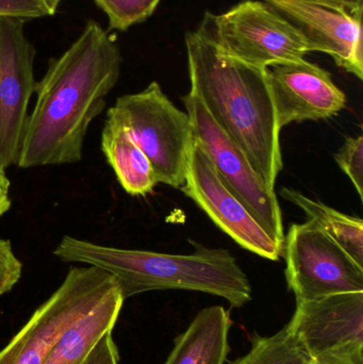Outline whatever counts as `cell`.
<instances>
[{
  "mask_svg": "<svg viewBox=\"0 0 363 364\" xmlns=\"http://www.w3.org/2000/svg\"><path fill=\"white\" fill-rule=\"evenodd\" d=\"M119 47L104 28L89 21L79 38L36 82L17 166H63L82 158L87 129L106 107L121 75Z\"/></svg>",
  "mask_w": 363,
  "mask_h": 364,
  "instance_id": "6da1fadb",
  "label": "cell"
},
{
  "mask_svg": "<svg viewBox=\"0 0 363 364\" xmlns=\"http://www.w3.org/2000/svg\"><path fill=\"white\" fill-rule=\"evenodd\" d=\"M185 48L190 92L274 188L283 170L281 129L266 70L225 57L198 29L185 34Z\"/></svg>",
  "mask_w": 363,
  "mask_h": 364,
  "instance_id": "7a4b0ae2",
  "label": "cell"
},
{
  "mask_svg": "<svg viewBox=\"0 0 363 364\" xmlns=\"http://www.w3.org/2000/svg\"><path fill=\"white\" fill-rule=\"evenodd\" d=\"M189 255L124 250L64 235L53 255L63 262L98 267L117 279L124 299L149 291L185 290L222 297L234 308L251 301L253 289L237 259L224 248L195 244Z\"/></svg>",
  "mask_w": 363,
  "mask_h": 364,
  "instance_id": "3957f363",
  "label": "cell"
},
{
  "mask_svg": "<svg viewBox=\"0 0 363 364\" xmlns=\"http://www.w3.org/2000/svg\"><path fill=\"white\" fill-rule=\"evenodd\" d=\"M127 128L153 166L158 183L179 188L185 184L194 144L187 112L177 108L153 81L139 93L117 98L107 112Z\"/></svg>",
  "mask_w": 363,
  "mask_h": 364,
  "instance_id": "277c9868",
  "label": "cell"
},
{
  "mask_svg": "<svg viewBox=\"0 0 363 364\" xmlns=\"http://www.w3.org/2000/svg\"><path fill=\"white\" fill-rule=\"evenodd\" d=\"M198 30L222 55L261 70L313 53L305 36L264 0H244L221 14L207 12Z\"/></svg>",
  "mask_w": 363,
  "mask_h": 364,
  "instance_id": "5b68a950",
  "label": "cell"
},
{
  "mask_svg": "<svg viewBox=\"0 0 363 364\" xmlns=\"http://www.w3.org/2000/svg\"><path fill=\"white\" fill-rule=\"evenodd\" d=\"M117 288V279L98 267H72L0 352V364H42L65 331Z\"/></svg>",
  "mask_w": 363,
  "mask_h": 364,
  "instance_id": "8992f818",
  "label": "cell"
},
{
  "mask_svg": "<svg viewBox=\"0 0 363 364\" xmlns=\"http://www.w3.org/2000/svg\"><path fill=\"white\" fill-rule=\"evenodd\" d=\"M183 100L191 119L194 140L206 151L221 181L269 235L283 246L286 235L283 214L274 188L269 186L246 154L215 123L197 96L189 92Z\"/></svg>",
  "mask_w": 363,
  "mask_h": 364,
  "instance_id": "52a82bcc",
  "label": "cell"
},
{
  "mask_svg": "<svg viewBox=\"0 0 363 364\" xmlns=\"http://www.w3.org/2000/svg\"><path fill=\"white\" fill-rule=\"evenodd\" d=\"M283 256L288 289L296 301L363 292V267L313 220L290 226Z\"/></svg>",
  "mask_w": 363,
  "mask_h": 364,
  "instance_id": "ba28073f",
  "label": "cell"
},
{
  "mask_svg": "<svg viewBox=\"0 0 363 364\" xmlns=\"http://www.w3.org/2000/svg\"><path fill=\"white\" fill-rule=\"evenodd\" d=\"M23 19L0 17V166H16L27 126L28 106L36 91V49Z\"/></svg>",
  "mask_w": 363,
  "mask_h": 364,
  "instance_id": "9c48e42d",
  "label": "cell"
},
{
  "mask_svg": "<svg viewBox=\"0 0 363 364\" xmlns=\"http://www.w3.org/2000/svg\"><path fill=\"white\" fill-rule=\"evenodd\" d=\"M180 190L239 245L268 260L281 258L283 246L269 235L242 201L228 190L210 158L195 140Z\"/></svg>",
  "mask_w": 363,
  "mask_h": 364,
  "instance_id": "30bf717a",
  "label": "cell"
},
{
  "mask_svg": "<svg viewBox=\"0 0 363 364\" xmlns=\"http://www.w3.org/2000/svg\"><path fill=\"white\" fill-rule=\"evenodd\" d=\"M264 1L305 36L313 53H327L339 68L362 80V14L321 0Z\"/></svg>",
  "mask_w": 363,
  "mask_h": 364,
  "instance_id": "8fae6325",
  "label": "cell"
},
{
  "mask_svg": "<svg viewBox=\"0 0 363 364\" xmlns=\"http://www.w3.org/2000/svg\"><path fill=\"white\" fill-rule=\"evenodd\" d=\"M266 73L281 129L294 122L330 119L347 106L345 92L317 64L303 60L271 66Z\"/></svg>",
  "mask_w": 363,
  "mask_h": 364,
  "instance_id": "7c38bea8",
  "label": "cell"
},
{
  "mask_svg": "<svg viewBox=\"0 0 363 364\" xmlns=\"http://www.w3.org/2000/svg\"><path fill=\"white\" fill-rule=\"evenodd\" d=\"M288 326L310 356L349 343H363V292L296 301Z\"/></svg>",
  "mask_w": 363,
  "mask_h": 364,
  "instance_id": "4fadbf2b",
  "label": "cell"
},
{
  "mask_svg": "<svg viewBox=\"0 0 363 364\" xmlns=\"http://www.w3.org/2000/svg\"><path fill=\"white\" fill-rule=\"evenodd\" d=\"M232 325L229 312L222 306L200 310L187 331L175 339L164 364H225Z\"/></svg>",
  "mask_w": 363,
  "mask_h": 364,
  "instance_id": "5bb4252c",
  "label": "cell"
},
{
  "mask_svg": "<svg viewBox=\"0 0 363 364\" xmlns=\"http://www.w3.org/2000/svg\"><path fill=\"white\" fill-rule=\"evenodd\" d=\"M102 151L126 193L146 196L158 184L151 162L125 126L107 115L102 132Z\"/></svg>",
  "mask_w": 363,
  "mask_h": 364,
  "instance_id": "9a60e30c",
  "label": "cell"
},
{
  "mask_svg": "<svg viewBox=\"0 0 363 364\" xmlns=\"http://www.w3.org/2000/svg\"><path fill=\"white\" fill-rule=\"evenodd\" d=\"M124 301L119 287L65 331L42 364H81L100 338L112 331Z\"/></svg>",
  "mask_w": 363,
  "mask_h": 364,
  "instance_id": "2e32d148",
  "label": "cell"
},
{
  "mask_svg": "<svg viewBox=\"0 0 363 364\" xmlns=\"http://www.w3.org/2000/svg\"><path fill=\"white\" fill-rule=\"evenodd\" d=\"M281 197L298 205L317 226L334 240L359 267H363V220L341 213L322 201L309 198L300 191L281 188Z\"/></svg>",
  "mask_w": 363,
  "mask_h": 364,
  "instance_id": "e0dca14e",
  "label": "cell"
},
{
  "mask_svg": "<svg viewBox=\"0 0 363 364\" xmlns=\"http://www.w3.org/2000/svg\"><path fill=\"white\" fill-rule=\"evenodd\" d=\"M310 358L287 324L271 337L256 335L251 350L230 364H308Z\"/></svg>",
  "mask_w": 363,
  "mask_h": 364,
  "instance_id": "ac0fdd59",
  "label": "cell"
},
{
  "mask_svg": "<svg viewBox=\"0 0 363 364\" xmlns=\"http://www.w3.org/2000/svg\"><path fill=\"white\" fill-rule=\"evenodd\" d=\"M106 13L111 29L125 31L151 16L160 0H94Z\"/></svg>",
  "mask_w": 363,
  "mask_h": 364,
  "instance_id": "d6986e66",
  "label": "cell"
},
{
  "mask_svg": "<svg viewBox=\"0 0 363 364\" xmlns=\"http://www.w3.org/2000/svg\"><path fill=\"white\" fill-rule=\"evenodd\" d=\"M337 164L353 182L359 198H363V136H349L334 155Z\"/></svg>",
  "mask_w": 363,
  "mask_h": 364,
  "instance_id": "ffe728a7",
  "label": "cell"
},
{
  "mask_svg": "<svg viewBox=\"0 0 363 364\" xmlns=\"http://www.w3.org/2000/svg\"><path fill=\"white\" fill-rule=\"evenodd\" d=\"M50 15L47 6L40 0H0V17L26 21Z\"/></svg>",
  "mask_w": 363,
  "mask_h": 364,
  "instance_id": "44dd1931",
  "label": "cell"
},
{
  "mask_svg": "<svg viewBox=\"0 0 363 364\" xmlns=\"http://www.w3.org/2000/svg\"><path fill=\"white\" fill-rule=\"evenodd\" d=\"M308 364H363V343H349L311 356Z\"/></svg>",
  "mask_w": 363,
  "mask_h": 364,
  "instance_id": "7402d4cb",
  "label": "cell"
},
{
  "mask_svg": "<svg viewBox=\"0 0 363 364\" xmlns=\"http://www.w3.org/2000/svg\"><path fill=\"white\" fill-rule=\"evenodd\" d=\"M81 364H119V352L112 331L104 333Z\"/></svg>",
  "mask_w": 363,
  "mask_h": 364,
  "instance_id": "603a6c76",
  "label": "cell"
},
{
  "mask_svg": "<svg viewBox=\"0 0 363 364\" xmlns=\"http://www.w3.org/2000/svg\"><path fill=\"white\" fill-rule=\"evenodd\" d=\"M321 1L343 6L356 14H362L363 12V0H321Z\"/></svg>",
  "mask_w": 363,
  "mask_h": 364,
  "instance_id": "cb8c5ba5",
  "label": "cell"
},
{
  "mask_svg": "<svg viewBox=\"0 0 363 364\" xmlns=\"http://www.w3.org/2000/svg\"><path fill=\"white\" fill-rule=\"evenodd\" d=\"M11 199L6 193H0V218L10 210Z\"/></svg>",
  "mask_w": 363,
  "mask_h": 364,
  "instance_id": "d4e9b609",
  "label": "cell"
},
{
  "mask_svg": "<svg viewBox=\"0 0 363 364\" xmlns=\"http://www.w3.org/2000/svg\"><path fill=\"white\" fill-rule=\"evenodd\" d=\"M10 184V181L6 175V171L0 166V193L8 194Z\"/></svg>",
  "mask_w": 363,
  "mask_h": 364,
  "instance_id": "484cf974",
  "label": "cell"
},
{
  "mask_svg": "<svg viewBox=\"0 0 363 364\" xmlns=\"http://www.w3.org/2000/svg\"><path fill=\"white\" fill-rule=\"evenodd\" d=\"M40 1L43 2V4L47 6L49 12L53 15L55 14V10H57L58 6H59L62 0H40Z\"/></svg>",
  "mask_w": 363,
  "mask_h": 364,
  "instance_id": "4316f807",
  "label": "cell"
}]
</instances>
